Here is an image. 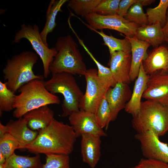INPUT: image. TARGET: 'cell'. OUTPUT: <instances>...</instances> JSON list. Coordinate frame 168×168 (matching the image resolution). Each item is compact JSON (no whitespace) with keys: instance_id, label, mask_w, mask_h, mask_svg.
<instances>
[{"instance_id":"5","label":"cell","mask_w":168,"mask_h":168,"mask_svg":"<svg viewBox=\"0 0 168 168\" xmlns=\"http://www.w3.org/2000/svg\"><path fill=\"white\" fill-rule=\"evenodd\" d=\"M132 125L137 133L150 131L163 136L168 132V107L152 101L142 102L139 112L133 116Z\"/></svg>"},{"instance_id":"24","label":"cell","mask_w":168,"mask_h":168,"mask_svg":"<svg viewBox=\"0 0 168 168\" xmlns=\"http://www.w3.org/2000/svg\"><path fill=\"white\" fill-rule=\"evenodd\" d=\"M90 29L99 35L104 41V44L108 48L110 55L117 51H122L130 54L131 52L130 42L126 37L124 39H119L113 37L111 35L105 34L102 31H98L93 29Z\"/></svg>"},{"instance_id":"11","label":"cell","mask_w":168,"mask_h":168,"mask_svg":"<svg viewBox=\"0 0 168 168\" xmlns=\"http://www.w3.org/2000/svg\"><path fill=\"white\" fill-rule=\"evenodd\" d=\"M142 97L168 107V72L160 71L149 75Z\"/></svg>"},{"instance_id":"14","label":"cell","mask_w":168,"mask_h":168,"mask_svg":"<svg viewBox=\"0 0 168 168\" xmlns=\"http://www.w3.org/2000/svg\"><path fill=\"white\" fill-rule=\"evenodd\" d=\"M5 127L6 133H9L15 138L19 143L21 150L26 149L38 133L29 127L27 120L23 117L15 120H10Z\"/></svg>"},{"instance_id":"8","label":"cell","mask_w":168,"mask_h":168,"mask_svg":"<svg viewBox=\"0 0 168 168\" xmlns=\"http://www.w3.org/2000/svg\"><path fill=\"white\" fill-rule=\"evenodd\" d=\"M84 18L88 24L78 17L89 29L100 30L104 29L114 30L124 34V36L128 37L134 36L137 29L139 27L118 14L103 16L93 12L87 15Z\"/></svg>"},{"instance_id":"15","label":"cell","mask_w":168,"mask_h":168,"mask_svg":"<svg viewBox=\"0 0 168 168\" xmlns=\"http://www.w3.org/2000/svg\"><path fill=\"white\" fill-rule=\"evenodd\" d=\"M131 58L130 54L122 51L116 52L110 55V68L116 83H130Z\"/></svg>"},{"instance_id":"13","label":"cell","mask_w":168,"mask_h":168,"mask_svg":"<svg viewBox=\"0 0 168 168\" xmlns=\"http://www.w3.org/2000/svg\"><path fill=\"white\" fill-rule=\"evenodd\" d=\"M132 92L128 84L122 82H117L108 89L105 97L111 111V121H114L119 112L125 108Z\"/></svg>"},{"instance_id":"4","label":"cell","mask_w":168,"mask_h":168,"mask_svg":"<svg viewBox=\"0 0 168 168\" xmlns=\"http://www.w3.org/2000/svg\"><path fill=\"white\" fill-rule=\"evenodd\" d=\"M38 59L37 54L30 51H23L8 59L2 71L8 88L15 93L30 81L43 80V76L35 75L33 70Z\"/></svg>"},{"instance_id":"6","label":"cell","mask_w":168,"mask_h":168,"mask_svg":"<svg viewBox=\"0 0 168 168\" xmlns=\"http://www.w3.org/2000/svg\"><path fill=\"white\" fill-rule=\"evenodd\" d=\"M44 85L52 94L60 93L63 96L62 116H69L80 110L79 104L84 94L73 75L65 72L53 74L49 79L44 81Z\"/></svg>"},{"instance_id":"9","label":"cell","mask_w":168,"mask_h":168,"mask_svg":"<svg viewBox=\"0 0 168 168\" xmlns=\"http://www.w3.org/2000/svg\"><path fill=\"white\" fill-rule=\"evenodd\" d=\"M84 76L86 86L85 92L79 104V109L95 114L109 89L99 80L96 68L87 69Z\"/></svg>"},{"instance_id":"16","label":"cell","mask_w":168,"mask_h":168,"mask_svg":"<svg viewBox=\"0 0 168 168\" xmlns=\"http://www.w3.org/2000/svg\"><path fill=\"white\" fill-rule=\"evenodd\" d=\"M81 154L82 161L91 168H94L101 156V137L84 134L81 136Z\"/></svg>"},{"instance_id":"31","label":"cell","mask_w":168,"mask_h":168,"mask_svg":"<svg viewBox=\"0 0 168 168\" xmlns=\"http://www.w3.org/2000/svg\"><path fill=\"white\" fill-rule=\"evenodd\" d=\"M16 149L20 150V146L17 141L8 133L0 137V152L6 160L13 154Z\"/></svg>"},{"instance_id":"20","label":"cell","mask_w":168,"mask_h":168,"mask_svg":"<svg viewBox=\"0 0 168 168\" xmlns=\"http://www.w3.org/2000/svg\"><path fill=\"white\" fill-rule=\"evenodd\" d=\"M54 113L48 105L32 110L23 116L27 120L29 127L39 131L48 126L54 120Z\"/></svg>"},{"instance_id":"3","label":"cell","mask_w":168,"mask_h":168,"mask_svg":"<svg viewBox=\"0 0 168 168\" xmlns=\"http://www.w3.org/2000/svg\"><path fill=\"white\" fill-rule=\"evenodd\" d=\"M57 54L51 64L52 74L65 72L84 76L87 70L78 45L70 35L59 37L55 44Z\"/></svg>"},{"instance_id":"25","label":"cell","mask_w":168,"mask_h":168,"mask_svg":"<svg viewBox=\"0 0 168 168\" xmlns=\"http://www.w3.org/2000/svg\"><path fill=\"white\" fill-rule=\"evenodd\" d=\"M79 44L95 63L97 68L98 77L101 83L107 88L114 86L116 84L110 68L106 67L100 63L93 55L80 38L78 40Z\"/></svg>"},{"instance_id":"38","label":"cell","mask_w":168,"mask_h":168,"mask_svg":"<svg viewBox=\"0 0 168 168\" xmlns=\"http://www.w3.org/2000/svg\"><path fill=\"white\" fill-rule=\"evenodd\" d=\"M0 168H4V164H0Z\"/></svg>"},{"instance_id":"12","label":"cell","mask_w":168,"mask_h":168,"mask_svg":"<svg viewBox=\"0 0 168 168\" xmlns=\"http://www.w3.org/2000/svg\"><path fill=\"white\" fill-rule=\"evenodd\" d=\"M70 125L77 138L84 134L105 137L107 134L99 125L94 114L80 110L68 116Z\"/></svg>"},{"instance_id":"39","label":"cell","mask_w":168,"mask_h":168,"mask_svg":"<svg viewBox=\"0 0 168 168\" xmlns=\"http://www.w3.org/2000/svg\"><path fill=\"white\" fill-rule=\"evenodd\" d=\"M166 41L167 42H168V40H166Z\"/></svg>"},{"instance_id":"19","label":"cell","mask_w":168,"mask_h":168,"mask_svg":"<svg viewBox=\"0 0 168 168\" xmlns=\"http://www.w3.org/2000/svg\"><path fill=\"white\" fill-rule=\"evenodd\" d=\"M126 37L129 40L131 45V63L129 73L131 81L137 78L140 68L143 60L147 55V50L150 45L146 42L138 39L135 36Z\"/></svg>"},{"instance_id":"32","label":"cell","mask_w":168,"mask_h":168,"mask_svg":"<svg viewBox=\"0 0 168 168\" xmlns=\"http://www.w3.org/2000/svg\"><path fill=\"white\" fill-rule=\"evenodd\" d=\"M45 163L42 168H71L68 155L50 154L46 155Z\"/></svg>"},{"instance_id":"41","label":"cell","mask_w":168,"mask_h":168,"mask_svg":"<svg viewBox=\"0 0 168 168\" xmlns=\"http://www.w3.org/2000/svg\"><path fill=\"white\" fill-rule=\"evenodd\" d=\"M167 133H168V132H167Z\"/></svg>"},{"instance_id":"22","label":"cell","mask_w":168,"mask_h":168,"mask_svg":"<svg viewBox=\"0 0 168 168\" xmlns=\"http://www.w3.org/2000/svg\"><path fill=\"white\" fill-rule=\"evenodd\" d=\"M68 0H52L49 3L47 10L46 22L44 28L40 33L41 37L44 43L48 46L47 37L48 34L53 32L56 26V20L59 12L62 11V6Z\"/></svg>"},{"instance_id":"10","label":"cell","mask_w":168,"mask_h":168,"mask_svg":"<svg viewBox=\"0 0 168 168\" xmlns=\"http://www.w3.org/2000/svg\"><path fill=\"white\" fill-rule=\"evenodd\" d=\"M159 137L150 131L137 133L134 136L140 143L142 154L145 158L168 163V145L160 141Z\"/></svg>"},{"instance_id":"23","label":"cell","mask_w":168,"mask_h":168,"mask_svg":"<svg viewBox=\"0 0 168 168\" xmlns=\"http://www.w3.org/2000/svg\"><path fill=\"white\" fill-rule=\"evenodd\" d=\"M42 166L40 154L29 156L14 153L6 160L4 168H42Z\"/></svg>"},{"instance_id":"28","label":"cell","mask_w":168,"mask_h":168,"mask_svg":"<svg viewBox=\"0 0 168 168\" xmlns=\"http://www.w3.org/2000/svg\"><path fill=\"white\" fill-rule=\"evenodd\" d=\"M16 95L9 89L6 83L0 81V111H10L14 109V106Z\"/></svg>"},{"instance_id":"35","label":"cell","mask_w":168,"mask_h":168,"mask_svg":"<svg viewBox=\"0 0 168 168\" xmlns=\"http://www.w3.org/2000/svg\"><path fill=\"white\" fill-rule=\"evenodd\" d=\"M131 168H168V163L156 160L142 158Z\"/></svg>"},{"instance_id":"1","label":"cell","mask_w":168,"mask_h":168,"mask_svg":"<svg viewBox=\"0 0 168 168\" xmlns=\"http://www.w3.org/2000/svg\"><path fill=\"white\" fill-rule=\"evenodd\" d=\"M77 138L70 125L54 119L46 128L39 131L26 149L35 155H69L73 151Z\"/></svg>"},{"instance_id":"18","label":"cell","mask_w":168,"mask_h":168,"mask_svg":"<svg viewBox=\"0 0 168 168\" xmlns=\"http://www.w3.org/2000/svg\"><path fill=\"white\" fill-rule=\"evenodd\" d=\"M149 75L145 72L142 65H141L139 74L135 82L132 96L126 103L125 111L133 116L137 114L140 109L141 99L145 90Z\"/></svg>"},{"instance_id":"37","label":"cell","mask_w":168,"mask_h":168,"mask_svg":"<svg viewBox=\"0 0 168 168\" xmlns=\"http://www.w3.org/2000/svg\"><path fill=\"white\" fill-rule=\"evenodd\" d=\"M6 161V159L4 156L0 152V164H4Z\"/></svg>"},{"instance_id":"33","label":"cell","mask_w":168,"mask_h":168,"mask_svg":"<svg viewBox=\"0 0 168 168\" xmlns=\"http://www.w3.org/2000/svg\"><path fill=\"white\" fill-rule=\"evenodd\" d=\"M120 0H101L93 12L98 14L108 16L117 14Z\"/></svg>"},{"instance_id":"7","label":"cell","mask_w":168,"mask_h":168,"mask_svg":"<svg viewBox=\"0 0 168 168\" xmlns=\"http://www.w3.org/2000/svg\"><path fill=\"white\" fill-rule=\"evenodd\" d=\"M22 39L27 40L31 44L33 49L40 57L43 67V75L47 78L51 73L49 68L57 54L55 48H49L44 42L41 37L39 26L36 24L33 25H21V29L16 34L14 43H19Z\"/></svg>"},{"instance_id":"26","label":"cell","mask_w":168,"mask_h":168,"mask_svg":"<svg viewBox=\"0 0 168 168\" xmlns=\"http://www.w3.org/2000/svg\"><path fill=\"white\" fill-rule=\"evenodd\" d=\"M168 8V0H161L154 8H148L146 10L148 24L160 23L162 27L166 21V14Z\"/></svg>"},{"instance_id":"27","label":"cell","mask_w":168,"mask_h":168,"mask_svg":"<svg viewBox=\"0 0 168 168\" xmlns=\"http://www.w3.org/2000/svg\"><path fill=\"white\" fill-rule=\"evenodd\" d=\"M101 0H70L68 7L77 15L84 17L94 11Z\"/></svg>"},{"instance_id":"21","label":"cell","mask_w":168,"mask_h":168,"mask_svg":"<svg viewBox=\"0 0 168 168\" xmlns=\"http://www.w3.org/2000/svg\"><path fill=\"white\" fill-rule=\"evenodd\" d=\"M162 29L159 23L139 26L135 36L139 40L146 42L156 48L166 41Z\"/></svg>"},{"instance_id":"30","label":"cell","mask_w":168,"mask_h":168,"mask_svg":"<svg viewBox=\"0 0 168 168\" xmlns=\"http://www.w3.org/2000/svg\"><path fill=\"white\" fill-rule=\"evenodd\" d=\"M95 114L100 126L102 129L105 128L107 129L111 121V113L105 96L100 102Z\"/></svg>"},{"instance_id":"40","label":"cell","mask_w":168,"mask_h":168,"mask_svg":"<svg viewBox=\"0 0 168 168\" xmlns=\"http://www.w3.org/2000/svg\"><path fill=\"white\" fill-rule=\"evenodd\" d=\"M128 168H131L130 167H128Z\"/></svg>"},{"instance_id":"29","label":"cell","mask_w":168,"mask_h":168,"mask_svg":"<svg viewBox=\"0 0 168 168\" xmlns=\"http://www.w3.org/2000/svg\"><path fill=\"white\" fill-rule=\"evenodd\" d=\"M142 6L140 3L134 4L129 9L124 17L139 26L148 25L147 16L143 11Z\"/></svg>"},{"instance_id":"2","label":"cell","mask_w":168,"mask_h":168,"mask_svg":"<svg viewBox=\"0 0 168 168\" xmlns=\"http://www.w3.org/2000/svg\"><path fill=\"white\" fill-rule=\"evenodd\" d=\"M16 95L13 116L19 118L28 112L41 106L60 103L59 98L48 91L43 80H33L22 86Z\"/></svg>"},{"instance_id":"36","label":"cell","mask_w":168,"mask_h":168,"mask_svg":"<svg viewBox=\"0 0 168 168\" xmlns=\"http://www.w3.org/2000/svg\"><path fill=\"white\" fill-rule=\"evenodd\" d=\"M163 31L165 35L166 40H168V12L167 18L164 26L163 27Z\"/></svg>"},{"instance_id":"34","label":"cell","mask_w":168,"mask_h":168,"mask_svg":"<svg viewBox=\"0 0 168 168\" xmlns=\"http://www.w3.org/2000/svg\"><path fill=\"white\" fill-rule=\"evenodd\" d=\"M154 1L152 0H122L119 6L117 14L123 17L126 15L130 8L134 4L140 3L142 6L149 5Z\"/></svg>"},{"instance_id":"17","label":"cell","mask_w":168,"mask_h":168,"mask_svg":"<svg viewBox=\"0 0 168 168\" xmlns=\"http://www.w3.org/2000/svg\"><path fill=\"white\" fill-rule=\"evenodd\" d=\"M142 65L148 75L160 71L168 72V49L164 46L155 48L143 60Z\"/></svg>"}]
</instances>
